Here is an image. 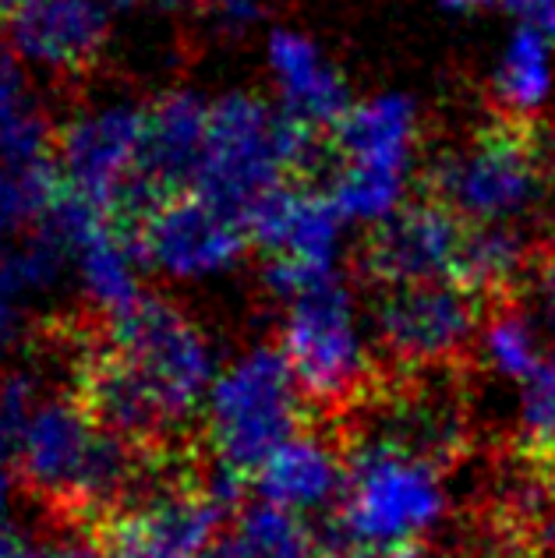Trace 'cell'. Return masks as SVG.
Listing matches in <instances>:
<instances>
[{
  "instance_id": "6da1fadb",
  "label": "cell",
  "mask_w": 555,
  "mask_h": 558,
  "mask_svg": "<svg viewBox=\"0 0 555 558\" xmlns=\"http://www.w3.org/2000/svg\"><path fill=\"white\" fill-rule=\"evenodd\" d=\"M216 375L206 329L167 298H145L107 322L104 343L82 368L93 414L131 446H164L202 414Z\"/></svg>"
},
{
  "instance_id": "7a4b0ae2",
  "label": "cell",
  "mask_w": 555,
  "mask_h": 558,
  "mask_svg": "<svg viewBox=\"0 0 555 558\" xmlns=\"http://www.w3.org/2000/svg\"><path fill=\"white\" fill-rule=\"evenodd\" d=\"M14 474L68 517H113L138 492V446L110 432L85 396L47 386L11 449Z\"/></svg>"
},
{
  "instance_id": "3957f363",
  "label": "cell",
  "mask_w": 555,
  "mask_h": 558,
  "mask_svg": "<svg viewBox=\"0 0 555 558\" xmlns=\"http://www.w3.org/2000/svg\"><path fill=\"white\" fill-rule=\"evenodd\" d=\"M326 163H333V149L318 145V128L290 110H273L252 93H230L209 107L206 149L192 187L248 216L269 191L309 178Z\"/></svg>"
},
{
  "instance_id": "277c9868",
  "label": "cell",
  "mask_w": 555,
  "mask_h": 558,
  "mask_svg": "<svg viewBox=\"0 0 555 558\" xmlns=\"http://www.w3.org/2000/svg\"><path fill=\"white\" fill-rule=\"evenodd\" d=\"M213 466L258 474L290 438L309 428V396L283 350L255 347L220 368L202 407Z\"/></svg>"
},
{
  "instance_id": "5b68a950",
  "label": "cell",
  "mask_w": 555,
  "mask_h": 558,
  "mask_svg": "<svg viewBox=\"0 0 555 558\" xmlns=\"http://www.w3.org/2000/svg\"><path fill=\"white\" fill-rule=\"evenodd\" d=\"M145 156H149V102L131 96L93 99L57 128L53 163L64 195L99 213H142L156 202Z\"/></svg>"
},
{
  "instance_id": "8992f818",
  "label": "cell",
  "mask_w": 555,
  "mask_h": 558,
  "mask_svg": "<svg viewBox=\"0 0 555 558\" xmlns=\"http://www.w3.org/2000/svg\"><path fill=\"white\" fill-rule=\"evenodd\" d=\"M446 512V492L432 463L386 442L347 446V484L329 541L347 545H421Z\"/></svg>"
},
{
  "instance_id": "52a82bcc",
  "label": "cell",
  "mask_w": 555,
  "mask_h": 558,
  "mask_svg": "<svg viewBox=\"0 0 555 558\" xmlns=\"http://www.w3.org/2000/svg\"><path fill=\"white\" fill-rule=\"evenodd\" d=\"M283 354L309 396V407H318L329 417H347L383 386L361 336L354 301L336 279L290 301Z\"/></svg>"
},
{
  "instance_id": "ba28073f",
  "label": "cell",
  "mask_w": 555,
  "mask_h": 558,
  "mask_svg": "<svg viewBox=\"0 0 555 558\" xmlns=\"http://www.w3.org/2000/svg\"><path fill=\"white\" fill-rule=\"evenodd\" d=\"M542 145L523 117H495L488 128L443 156L432 170V198L471 227L509 223L542 195Z\"/></svg>"
},
{
  "instance_id": "9c48e42d",
  "label": "cell",
  "mask_w": 555,
  "mask_h": 558,
  "mask_svg": "<svg viewBox=\"0 0 555 558\" xmlns=\"http://www.w3.org/2000/svg\"><path fill=\"white\" fill-rule=\"evenodd\" d=\"M241 477L216 466L209 481H153L107 523L110 558H202L220 541Z\"/></svg>"
},
{
  "instance_id": "30bf717a",
  "label": "cell",
  "mask_w": 555,
  "mask_h": 558,
  "mask_svg": "<svg viewBox=\"0 0 555 558\" xmlns=\"http://www.w3.org/2000/svg\"><path fill=\"white\" fill-rule=\"evenodd\" d=\"M145 269L170 283H198L224 276L252 244L244 216L206 198L202 191H170L138 213L135 230Z\"/></svg>"
},
{
  "instance_id": "8fae6325",
  "label": "cell",
  "mask_w": 555,
  "mask_h": 558,
  "mask_svg": "<svg viewBox=\"0 0 555 558\" xmlns=\"http://www.w3.org/2000/svg\"><path fill=\"white\" fill-rule=\"evenodd\" d=\"M481 304L453 279L383 287L375 307V336L393 372L457 368L478 336Z\"/></svg>"
},
{
  "instance_id": "7c38bea8",
  "label": "cell",
  "mask_w": 555,
  "mask_h": 558,
  "mask_svg": "<svg viewBox=\"0 0 555 558\" xmlns=\"http://www.w3.org/2000/svg\"><path fill=\"white\" fill-rule=\"evenodd\" d=\"M453 372L457 368L400 372V381L378 386L364 403L369 421L361 438L411 452L435 470L457 463L467 449L471 424H467V400Z\"/></svg>"
},
{
  "instance_id": "4fadbf2b",
  "label": "cell",
  "mask_w": 555,
  "mask_h": 558,
  "mask_svg": "<svg viewBox=\"0 0 555 558\" xmlns=\"http://www.w3.org/2000/svg\"><path fill=\"white\" fill-rule=\"evenodd\" d=\"M50 227L68 247V266L82 301L107 322L131 312L142 293V252L135 233L117 227V216L64 195L50 216Z\"/></svg>"
},
{
  "instance_id": "5bb4252c",
  "label": "cell",
  "mask_w": 555,
  "mask_h": 558,
  "mask_svg": "<svg viewBox=\"0 0 555 558\" xmlns=\"http://www.w3.org/2000/svg\"><path fill=\"white\" fill-rule=\"evenodd\" d=\"M467 230L471 223H463L435 198L400 205L397 213L378 219L375 233L364 244L361 266L378 290L453 279Z\"/></svg>"
},
{
  "instance_id": "9a60e30c",
  "label": "cell",
  "mask_w": 555,
  "mask_h": 558,
  "mask_svg": "<svg viewBox=\"0 0 555 558\" xmlns=\"http://www.w3.org/2000/svg\"><path fill=\"white\" fill-rule=\"evenodd\" d=\"M110 0H39L8 22L11 57L47 78H71L104 57L113 36Z\"/></svg>"
},
{
  "instance_id": "2e32d148",
  "label": "cell",
  "mask_w": 555,
  "mask_h": 558,
  "mask_svg": "<svg viewBox=\"0 0 555 558\" xmlns=\"http://www.w3.org/2000/svg\"><path fill=\"white\" fill-rule=\"evenodd\" d=\"M414 142L418 113L411 102L400 96L369 99L361 107H350L333 124V167L403 181Z\"/></svg>"
},
{
  "instance_id": "e0dca14e",
  "label": "cell",
  "mask_w": 555,
  "mask_h": 558,
  "mask_svg": "<svg viewBox=\"0 0 555 558\" xmlns=\"http://www.w3.org/2000/svg\"><path fill=\"white\" fill-rule=\"evenodd\" d=\"M258 492L266 502L294 512H315L343 495L347 484V442L304 428L273 460L258 470Z\"/></svg>"
},
{
  "instance_id": "ac0fdd59",
  "label": "cell",
  "mask_w": 555,
  "mask_h": 558,
  "mask_svg": "<svg viewBox=\"0 0 555 558\" xmlns=\"http://www.w3.org/2000/svg\"><path fill=\"white\" fill-rule=\"evenodd\" d=\"M209 107L192 89H170L156 102H149V156H145V173H149L153 195H170V191H188L195 184L198 159L206 149L209 131Z\"/></svg>"
},
{
  "instance_id": "d6986e66",
  "label": "cell",
  "mask_w": 555,
  "mask_h": 558,
  "mask_svg": "<svg viewBox=\"0 0 555 558\" xmlns=\"http://www.w3.org/2000/svg\"><path fill=\"white\" fill-rule=\"evenodd\" d=\"M269 71L287 110L312 128L336 124L350 110L336 68L318 53L315 43L298 33H276L269 39Z\"/></svg>"
},
{
  "instance_id": "ffe728a7",
  "label": "cell",
  "mask_w": 555,
  "mask_h": 558,
  "mask_svg": "<svg viewBox=\"0 0 555 558\" xmlns=\"http://www.w3.org/2000/svg\"><path fill=\"white\" fill-rule=\"evenodd\" d=\"M531 272V247L509 223L471 227L463 238L453 283L471 290L481 304L503 307L514 301L517 287Z\"/></svg>"
},
{
  "instance_id": "44dd1931",
  "label": "cell",
  "mask_w": 555,
  "mask_h": 558,
  "mask_svg": "<svg viewBox=\"0 0 555 558\" xmlns=\"http://www.w3.org/2000/svg\"><path fill=\"white\" fill-rule=\"evenodd\" d=\"M61 198L64 184L53 159L0 156V241L47 227Z\"/></svg>"
},
{
  "instance_id": "7402d4cb",
  "label": "cell",
  "mask_w": 555,
  "mask_h": 558,
  "mask_svg": "<svg viewBox=\"0 0 555 558\" xmlns=\"http://www.w3.org/2000/svg\"><path fill=\"white\" fill-rule=\"evenodd\" d=\"M71 272L68 247L50 223L25 238L0 241V298L22 307L50 298Z\"/></svg>"
},
{
  "instance_id": "603a6c76",
  "label": "cell",
  "mask_w": 555,
  "mask_h": 558,
  "mask_svg": "<svg viewBox=\"0 0 555 558\" xmlns=\"http://www.w3.org/2000/svg\"><path fill=\"white\" fill-rule=\"evenodd\" d=\"M230 541L241 558H329V548L318 541L304 512L266 498L238 512Z\"/></svg>"
},
{
  "instance_id": "cb8c5ba5",
  "label": "cell",
  "mask_w": 555,
  "mask_h": 558,
  "mask_svg": "<svg viewBox=\"0 0 555 558\" xmlns=\"http://www.w3.org/2000/svg\"><path fill=\"white\" fill-rule=\"evenodd\" d=\"M552 85V71H548V39L531 33V28H520V33L509 39V47L495 71V107L503 117H523L531 121V113L542 107Z\"/></svg>"
},
{
  "instance_id": "d4e9b609",
  "label": "cell",
  "mask_w": 555,
  "mask_h": 558,
  "mask_svg": "<svg viewBox=\"0 0 555 558\" xmlns=\"http://www.w3.org/2000/svg\"><path fill=\"white\" fill-rule=\"evenodd\" d=\"M57 128L50 124L43 102L28 93L25 78L0 102V156L8 159H53Z\"/></svg>"
},
{
  "instance_id": "484cf974",
  "label": "cell",
  "mask_w": 555,
  "mask_h": 558,
  "mask_svg": "<svg viewBox=\"0 0 555 558\" xmlns=\"http://www.w3.org/2000/svg\"><path fill=\"white\" fill-rule=\"evenodd\" d=\"M481 357H485V364L495 375L517 381H528L538 372V364L545 361L538 354V340L531 326L509 304L495 307L488 326L481 329Z\"/></svg>"
},
{
  "instance_id": "4316f807",
  "label": "cell",
  "mask_w": 555,
  "mask_h": 558,
  "mask_svg": "<svg viewBox=\"0 0 555 558\" xmlns=\"http://www.w3.org/2000/svg\"><path fill=\"white\" fill-rule=\"evenodd\" d=\"M520 428L528 457H552L555 452V357H545L538 372L523 381Z\"/></svg>"
},
{
  "instance_id": "83f0119b",
  "label": "cell",
  "mask_w": 555,
  "mask_h": 558,
  "mask_svg": "<svg viewBox=\"0 0 555 558\" xmlns=\"http://www.w3.org/2000/svg\"><path fill=\"white\" fill-rule=\"evenodd\" d=\"M47 386L50 381L33 368L0 372V460H11V449Z\"/></svg>"
},
{
  "instance_id": "f1b7e54d",
  "label": "cell",
  "mask_w": 555,
  "mask_h": 558,
  "mask_svg": "<svg viewBox=\"0 0 555 558\" xmlns=\"http://www.w3.org/2000/svg\"><path fill=\"white\" fill-rule=\"evenodd\" d=\"M4 558H110L107 548H93L85 541H19Z\"/></svg>"
},
{
  "instance_id": "f546056e",
  "label": "cell",
  "mask_w": 555,
  "mask_h": 558,
  "mask_svg": "<svg viewBox=\"0 0 555 558\" xmlns=\"http://www.w3.org/2000/svg\"><path fill=\"white\" fill-rule=\"evenodd\" d=\"M262 11H266V0H209V14L227 33H241L262 19Z\"/></svg>"
},
{
  "instance_id": "4dcf8cb0",
  "label": "cell",
  "mask_w": 555,
  "mask_h": 558,
  "mask_svg": "<svg viewBox=\"0 0 555 558\" xmlns=\"http://www.w3.org/2000/svg\"><path fill=\"white\" fill-rule=\"evenodd\" d=\"M503 4L517 14L523 28L555 43V0H503Z\"/></svg>"
},
{
  "instance_id": "1f68e13d",
  "label": "cell",
  "mask_w": 555,
  "mask_h": 558,
  "mask_svg": "<svg viewBox=\"0 0 555 558\" xmlns=\"http://www.w3.org/2000/svg\"><path fill=\"white\" fill-rule=\"evenodd\" d=\"M329 558H429L425 545H347L329 541Z\"/></svg>"
},
{
  "instance_id": "d6a6232c",
  "label": "cell",
  "mask_w": 555,
  "mask_h": 558,
  "mask_svg": "<svg viewBox=\"0 0 555 558\" xmlns=\"http://www.w3.org/2000/svg\"><path fill=\"white\" fill-rule=\"evenodd\" d=\"M19 531H14V477L8 470V460H0V558L19 545Z\"/></svg>"
},
{
  "instance_id": "836d02e7",
  "label": "cell",
  "mask_w": 555,
  "mask_h": 558,
  "mask_svg": "<svg viewBox=\"0 0 555 558\" xmlns=\"http://www.w3.org/2000/svg\"><path fill=\"white\" fill-rule=\"evenodd\" d=\"M25 315H28V307L0 298V357H8L11 350L19 347L25 332Z\"/></svg>"
},
{
  "instance_id": "e575fe53",
  "label": "cell",
  "mask_w": 555,
  "mask_h": 558,
  "mask_svg": "<svg viewBox=\"0 0 555 558\" xmlns=\"http://www.w3.org/2000/svg\"><path fill=\"white\" fill-rule=\"evenodd\" d=\"M534 279H538V293L545 301V312L555 322V252L542 255V262L534 266Z\"/></svg>"
},
{
  "instance_id": "d590c367",
  "label": "cell",
  "mask_w": 555,
  "mask_h": 558,
  "mask_svg": "<svg viewBox=\"0 0 555 558\" xmlns=\"http://www.w3.org/2000/svg\"><path fill=\"white\" fill-rule=\"evenodd\" d=\"M22 78V71H19V61L8 53H0V102H4V96L14 89V82Z\"/></svg>"
},
{
  "instance_id": "8d00e7d4",
  "label": "cell",
  "mask_w": 555,
  "mask_h": 558,
  "mask_svg": "<svg viewBox=\"0 0 555 558\" xmlns=\"http://www.w3.org/2000/svg\"><path fill=\"white\" fill-rule=\"evenodd\" d=\"M33 4H39V0H0V19L11 22L14 14H22L25 8H33Z\"/></svg>"
},
{
  "instance_id": "74e56055",
  "label": "cell",
  "mask_w": 555,
  "mask_h": 558,
  "mask_svg": "<svg viewBox=\"0 0 555 558\" xmlns=\"http://www.w3.org/2000/svg\"><path fill=\"white\" fill-rule=\"evenodd\" d=\"M538 463V470H542V477H545V488L555 495V452L552 457H531Z\"/></svg>"
},
{
  "instance_id": "f35d334b",
  "label": "cell",
  "mask_w": 555,
  "mask_h": 558,
  "mask_svg": "<svg viewBox=\"0 0 555 558\" xmlns=\"http://www.w3.org/2000/svg\"><path fill=\"white\" fill-rule=\"evenodd\" d=\"M202 558H241V555H238V548H233V541L227 537V541H216V545Z\"/></svg>"
},
{
  "instance_id": "ab89813d",
  "label": "cell",
  "mask_w": 555,
  "mask_h": 558,
  "mask_svg": "<svg viewBox=\"0 0 555 558\" xmlns=\"http://www.w3.org/2000/svg\"><path fill=\"white\" fill-rule=\"evenodd\" d=\"M449 8H478V4H488V0H446Z\"/></svg>"
},
{
  "instance_id": "60d3db41",
  "label": "cell",
  "mask_w": 555,
  "mask_h": 558,
  "mask_svg": "<svg viewBox=\"0 0 555 558\" xmlns=\"http://www.w3.org/2000/svg\"><path fill=\"white\" fill-rule=\"evenodd\" d=\"M110 4H113L117 11H121V8H128V4H131V0H110Z\"/></svg>"
},
{
  "instance_id": "b9f144b4",
  "label": "cell",
  "mask_w": 555,
  "mask_h": 558,
  "mask_svg": "<svg viewBox=\"0 0 555 558\" xmlns=\"http://www.w3.org/2000/svg\"><path fill=\"white\" fill-rule=\"evenodd\" d=\"M164 4H184V0H164Z\"/></svg>"
}]
</instances>
